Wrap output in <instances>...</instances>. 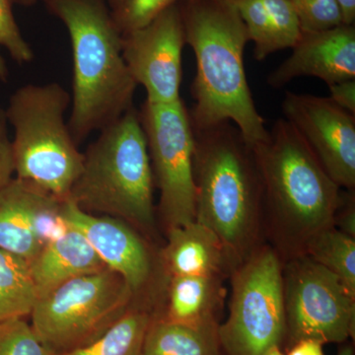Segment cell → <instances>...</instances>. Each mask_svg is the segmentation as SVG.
Listing matches in <instances>:
<instances>
[{
  "mask_svg": "<svg viewBox=\"0 0 355 355\" xmlns=\"http://www.w3.org/2000/svg\"><path fill=\"white\" fill-rule=\"evenodd\" d=\"M38 0H12L13 3L19 4L22 6H31L36 3Z\"/></svg>",
  "mask_w": 355,
  "mask_h": 355,
  "instance_id": "obj_34",
  "label": "cell"
},
{
  "mask_svg": "<svg viewBox=\"0 0 355 355\" xmlns=\"http://www.w3.org/2000/svg\"><path fill=\"white\" fill-rule=\"evenodd\" d=\"M64 23L71 42V113L77 146L133 107L137 84L123 57V35L105 0H42Z\"/></svg>",
  "mask_w": 355,
  "mask_h": 355,
  "instance_id": "obj_4",
  "label": "cell"
},
{
  "mask_svg": "<svg viewBox=\"0 0 355 355\" xmlns=\"http://www.w3.org/2000/svg\"><path fill=\"white\" fill-rule=\"evenodd\" d=\"M282 284L286 349L302 340L326 345L354 338L355 297L333 272L301 256L284 263Z\"/></svg>",
  "mask_w": 355,
  "mask_h": 355,
  "instance_id": "obj_10",
  "label": "cell"
},
{
  "mask_svg": "<svg viewBox=\"0 0 355 355\" xmlns=\"http://www.w3.org/2000/svg\"><path fill=\"white\" fill-rule=\"evenodd\" d=\"M193 139L196 221L219 238L236 268L265 243L253 150L230 121L193 130Z\"/></svg>",
  "mask_w": 355,
  "mask_h": 355,
  "instance_id": "obj_3",
  "label": "cell"
},
{
  "mask_svg": "<svg viewBox=\"0 0 355 355\" xmlns=\"http://www.w3.org/2000/svg\"><path fill=\"white\" fill-rule=\"evenodd\" d=\"M223 279L217 277H170L158 303L157 315L183 326L220 324L226 297Z\"/></svg>",
  "mask_w": 355,
  "mask_h": 355,
  "instance_id": "obj_17",
  "label": "cell"
},
{
  "mask_svg": "<svg viewBox=\"0 0 355 355\" xmlns=\"http://www.w3.org/2000/svg\"><path fill=\"white\" fill-rule=\"evenodd\" d=\"M218 327H188L159 317L147 329L141 355H222Z\"/></svg>",
  "mask_w": 355,
  "mask_h": 355,
  "instance_id": "obj_21",
  "label": "cell"
},
{
  "mask_svg": "<svg viewBox=\"0 0 355 355\" xmlns=\"http://www.w3.org/2000/svg\"><path fill=\"white\" fill-rule=\"evenodd\" d=\"M287 58L266 77L280 89L302 76L331 84L355 79V27L340 24L320 31H302Z\"/></svg>",
  "mask_w": 355,
  "mask_h": 355,
  "instance_id": "obj_15",
  "label": "cell"
},
{
  "mask_svg": "<svg viewBox=\"0 0 355 355\" xmlns=\"http://www.w3.org/2000/svg\"><path fill=\"white\" fill-rule=\"evenodd\" d=\"M0 355H53L25 319L0 322Z\"/></svg>",
  "mask_w": 355,
  "mask_h": 355,
  "instance_id": "obj_26",
  "label": "cell"
},
{
  "mask_svg": "<svg viewBox=\"0 0 355 355\" xmlns=\"http://www.w3.org/2000/svg\"><path fill=\"white\" fill-rule=\"evenodd\" d=\"M186 43L195 53V100L189 111L193 130L230 121L250 147L268 137L245 71L246 27L228 0H184L181 6Z\"/></svg>",
  "mask_w": 355,
  "mask_h": 355,
  "instance_id": "obj_2",
  "label": "cell"
},
{
  "mask_svg": "<svg viewBox=\"0 0 355 355\" xmlns=\"http://www.w3.org/2000/svg\"><path fill=\"white\" fill-rule=\"evenodd\" d=\"M302 31H320L343 24L336 0H289Z\"/></svg>",
  "mask_w": 355,
  "mask_h": 355,
  "instance_id": "obj_27",
  "label": "cell"
},
{
  "mask_svg": "<svg viewBox=\"0 0 355 355\" xmlns=\"http://www.w3.org/2000/svg\"><path fill=\"white\" fill-rule=\"evenodd\" d=\"M282 109L333 181L354 191L355 116L329 97L293 92H286Z\"/></svg>",
  "mask_w": 355,
  "mask_h": 355,
  "instance_id": "obj_13",
  "label": "cell"
},
{
  "mask_svg": "<svg viewBox=\"0 0 355 355\" xmlns=\"http://www.w3.org/2000/svg\"><path fill=\"white\" fill-rule=\"evenodd\" d=\"M338 355H354V345H349V343L343 345L338 349Z\"/></svg>",
  "mask_w": 355,
  "mask_h": 355,
  "instance_id": "obj_33",
  "label": "cell"
},
{
  "mask_svg": "<svg viewBox=\"0 0 355 355\" xmlns=\"http://www.w3.org/2000/svg\"><path fill=\"white\" fill-rule=\"evenodd\" d=\"M158 252L166 277H217L226 279L235 268L228 252L210 229L198 221L170 229Z\"/></svg>",
  "mask_w": 355,
  "mask_h": 355,
  "instance_id": "obj_16",
  "label": "cell"
},
{
  "mask_svg": "<svg viewBox=\"0 0 355 355\" xmlns=\"http://www.w3.org/2000/svg\"><path fill=\"white\" fill-rule=\"evenodd\" d=\"M62 214L80 231L107 268L128 282L137 297H155L165 286L166 277L153 242L127 222L97 216L81 209L76 202H62Z\"/></svg>",
  "mask_w": 355,
  "mask_h": 355,
  "instance_id": "obj_11",
  "label": "cell"
},
{
  "mask_svg": "<svg viewBox=\"0 0 355 355\" xmlns=\"http://www.w3.org/2000/svg\"><path fill=\"white\" fill-rule=\"evenodd\" d=\"M12 4V0H0V50L4 49L17 64H30L34 60V51L21 34ZM8 78V67L0 53V81L7 83Z\"/></svg>",
  "mask_w": 355,
  "mask_h": 355,
  "instance_id": "obj_24",
  "label": "cell"
},
{
  "mask_svg": "<svg viewBox=\"0 0 355 355\" xmlns=\"http://www.w3.org/2000/svg\"><path fill=\"white\" fill-rule=\"evenodd\" d=\"M71 95L60 83L27 84L11 95L6 109L13 128L16 178L58 200H69L83 168V153L70 132L64 114Z\"/></svg>",
  "mask_w": 355,
  "mask_h": 355,
  "instance_id": "obj_6",
  "label": "cell"
},
{
  "mask_svg": "<svg viewBox=\"0 0 355 355\" xmlns=\"http://www.w3.org/2000/svg\"><path fill=\"white\" fill-rule=\"evenodd\" d=\"M323 343L315 340H302L286 349V355H324Z\"/></svg>",
  "mask_w": 355,
  "mask_h": 355,
  "instance_id": "obj_31",
  "label": "cell"
},
{
  "mask_svg": "<svg viewBox=\"0 0 355 355\" xmlns=\"http://www.w3.org/2000/svg\"><path fill=\"white\" fill-rule=\"evenodd\" d=\"M38 298L31 263L0 249V322L30 316Z\"/></svg>",
  "mask_w": 355,
  "mask_h": 355,
  "instance_id": "obj_22",
  "label": "cell"
},
{
  "mask_svg": "<svg viewBox=\"0 0 355 355\" xmlns=\"http://www.w3.org/2000/svg\"><path fill=\"white\" fill-rule=\"evenodd\" d=\"M235 7L254 44V58L266 60L291 49L300 37V21L289 0H228Z\"/></svg>",
  "mask_w": 355,
  "mask_h": 355,
  "instance_id": "obj_18",
  "label": "cell"
},
{
  "mask_svg": "<svg viewBox=\"0 0 355 355\" xmlns=\"http://www.w3.org/2000/svg\"><path fill=\"white\" fill-rule=\"evenodd\" d=\"M62 202L35 184L13 178L0 189V249L31 263L46 245L69 230Z\"/></svg>",
  "mask_w": 355,
  "mask_h": 355,
  "instance_id": "obj_14",
  "label": "cell"
},
{
  "mask_svg": "<svg viewBox=\"0 0 355 355\" xmlns=\"http://www.w3.org/2000/svg\"><path fill=\"white\" fill-rule=\"evenodd\" d=\"M116 0H109L110 4H111V6H113L114 2H116Z\"/></svg>",
  "mask_w": 355,
  "mask_h": 355,
  "instance_id": "obj_36",
  "label": "cell"
},
{
  "mask_svg": "<svg viewBox=\"0 0 355 355\" xmlns=\"http://www.w3.org/2000/svg\"><path fill=\"white\" fill-rule=\"evenodd\" d=\"M222 355H223V354H222Z\"/></svg>",
  "mask_w": 355,
  "mask_h": 355,
  "instance_id": "obj_37",
  "label": "cell"
},
{
  "mask_svg": "<svg viewBox=\"0 0 355 355\" xmlns=\"http://www.w3.org/2000/svg\"><path fill=\"white\" fill-rule=\"evenodd\" d=\"M83 156V171L69 200L90 214L127 222L153 243L155 183L139 110L132 107L102 128Z\"/></svg>",
  "mask_w": 355,
  "mask_h": 355,
  "instance_id": "obj_5",
  "label": "cell"
},
{
  "mask_svg": "<svg viewBox=\"0 0 355 355\" xmlns=\"http://www.w3.org/2000/svg\"><path fill=\"white\" fill-rule=\"evenodd\" d=\"M252 150L263 188L265 243L284 263L305 256L313 240L333 227L342 189L284 118Z\"/></svg>",
  "mask_w": 355,
  "mask_h": 355,
  "instance_id": "obj_1",
  "label": "cell"
},
{
  "mask_svg": "<svg viewBox=\"0 0 355 355\" xmlns=\"http://www.w3.org/2000/svg\"><path fill=\"white\" fill-rule=\"evenodd\" d=\"M12 146L8 135L6 110L0 106V189L13 179Z\"/></svg>",
  "mask_w": 355,
  "mask_h": 355,
  "instance_id": "obj_28",
  "label": "cell"
},
{
  "mask_svg": "<svg viewBox=\"0 0 355 355\" xmlns=\"http://www.w3.org/2000/svg\"><path fill=\"white\" fill-rule=\"evenodd\" d=\"M334 226L345 234L355 238L354 191L342 193L340 205L336 210Z\"/></svg>",
  "mask_w": 355,
  "mask_h": 355,
  "instance_id": "obj_29",
  "label": "cell"
},
{
  "mask_svg": "<svg viewBox=\"0 0 355 355\" xmlns=\"http://www.w3.org/2000/svg\"><path fill=\"white\" fill-rule=\"evenodd\" d=\"M305 256L336 275L355 297V238L333 226L313 240Z\"/></svg>",
  "mask_w": 355,
  "mask_h": 355,
  "instance_id": "obj_23",
  "label": "cell"
},
{
  "mask_svg": "<svg viewBox=\"0 0 355 355\" xmlns=\"http://www.w3.org/2000/svg\"><path fill=\"white\" fill-rule=\"evenodd\" d=\"M329 89L331 101L355 116V79L331 84Z\"/></svg>",
  "mask_w": 355,
  "mask_h": 355,
  "instance_id": "obj_30",
  "label": "cell"
},
{
  "mask_svg": "<svg viewBox=\"0 0 355 355\" xmlns=\"http://www.w3.org/2000/svg\"><path fill=\"white\" fill-rule=\"evenodd\" d=\"M342 12L343 24L354 25L355 21V0H336Z\"/></svg>",
  "mask_w": 355,
  "mask_h": 355,
  "instance_id": "obj_32",
  "label": "cell"
},
{
  "mask_svg": "<svg viewBox=\"0 0 355 355\" xmlns=\"http://www.w3.org/2000/svg\"><path fill=\"white\" fill-rule=\"evenodd\" d=\"M157 299L137 297L127 312L92 343L58 355H141L147 329L157 311Z\"/></svg>",
  "mask_w": 355,
  "mask_h": 355,
  "instance_id": "obj_20",
  "label": "cell"
},
{
  "mask_svg": "<svg viewBox=\"0 0 355 355\" xmlns=\"http://www.w3.org/2000/svg\"><path fill=\"white\" fill-rule=\"evenodd\" d=\"M186 36L181 6L175 4L139 29L123 35V57L150 104L181 100L182 55Z\"/></svg>",
  "mask_w": 355,
  "mask_h": 355,
  "instance_id": "obj_12",
  "label": "cell"
},
{
  "mask_svg": "<svg viewBox=\"0 0 355 355\" xmlns=\"http://www.w3.org/2000/svg\"><path fill=\"white\" fill-rule=\"evenodd\" d=\"M282 268L279 254L263 243L233 270L228 318L218 327L222 354L265 355L284 347Z\"/></svg>",
  "mask_w": 355,
  "mask_h": 355,
  "instance_id": "obj_8",
  "label": "cell"
},
{
  "mask_svg": "<svg viewBox=\"0 0 355 355\" xmlns=\"http://www.w3.org/2000/svg\"><path fill=\"white\" fill-rule=\"evenodd\" d=\"M140 121L148 144L154 183L160 191L157 214L165 232L196 220L195 139L183 100L144 102Z\"/></svg>",
  "mask_w": 355,
  "mask_h": 355,
  "instance_id": "obj_9",
  "label": "cell"
},
{
  "mask_svg": "<svg viewBox=\"0 0 355 355\" xmlns=\"http://www.w3.org/2000/svg\"><path fill=\"white\" fill-rule=\"evenodd\" d=\"M137 296L125 279L106 268L64 282L40 296L31 326L53 355L92 343L132 306Z\"/></svg>",
  "mask_w": 355,
  "mask_h": 355,
  "instance_id": "obj_7",
  "label": "cell"
},
{
  "mask_svg": "<svg viewBox=\"0 0 355 355\" xmlns=\"http://www.w3.org/2000/svg\"><path fill=\"white\" fill-rule=\"evenodd\" d=\"M180 0H116L111 6L114 24L121 35L153 22L161 13L178 4Z\"/></svg>",
  "mask_w": 355,
  "mask_h": 355,
  "instance_id": "obj_25",
  "label": "cell"
},
{
  "mask_svg": "<svg viewBox=\"0 0 355 355\" xmlns=\"http://www.w3.org/2000/svg\"><path fill=\"white\" fill-rule=\"evenodd\" d=\"M106 268L85 236L70 225L64 236L46 245L31 261L39 297L67 280Z\"/></svg>",
  "mask_w": 355,
  "mask_h": 355,
  "instance_id": "obj_19",
  "label": "cell"
},
{
  "mask_svg": "<svg viewBox=\"0 0 355 355\" xmlns=\"http://www.w3.org/2000/svg\"><path fill=\"white\" fill-rule=\"evenodd\" d=\"M265 355H286V354L282 352V347H273Z\"/></svg>",
  "mask_w": 355,
  "mask_h": 355,
  "instance_id": "obj_35",
  "label": "cell"
}]
</instances>
